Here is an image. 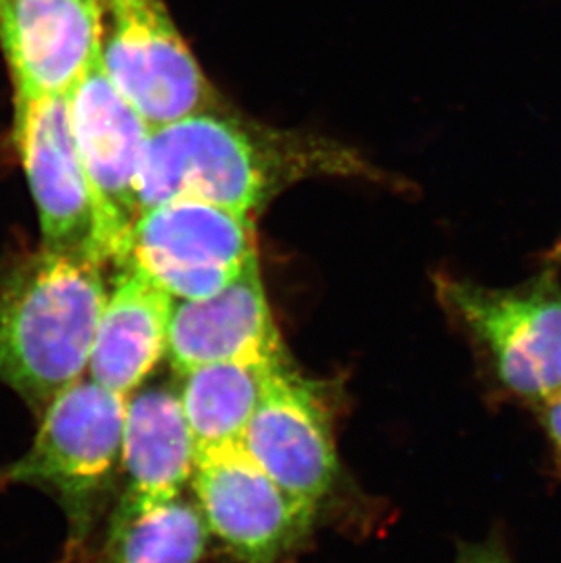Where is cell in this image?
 Here are the masks:
<instances>
[{"label": "cell", "instance_id": "obj_1", "mask_svg": "<svg viewBox=\"0 0 561 563\" xmlns=\"http://www.w3.org/2000/svg\"><path fill=\"white\" fill-rule=\"evenodd\" d=\"M355 172L366 166L336 144L254 126L218 108L150 130L139 170V210L191 197L252 216L302 177Z\"/></svg>", "mask_w": 561, "mask_h": 563}, {"label": "cell", "instance_id": "obj_2", "mask_svg": "<svg viewBox=\"0 0 561 563\" xmlns=\"http://www.w3.org/2000/svg\"><path fill=\"white\" fill-rule=\"evenodd\" d=\"M105 268L41 246L0 271V382L38 416L88 371L110 294Z\"/></svg>", "mask_w": 561, "mask_h": 563}, {"label": "cell", "instance_id": "obj_3", "mask_svg": "<svg viewBox=\"0 0 561 563\" xmlns=\"http://www.w3.org/2000/svg\"><path fill=\"white\" fill-rule=\"evenodd\" d=\"M436 294L476 354L488 398L532 410L561 388V241L532 276L485 287L438 274Z\"/></svg>", "mask_w": 561, "mask_h": 563}, {"label": "cell", "instance_id": "obj_4", "mask_svg": "<svg viewBox=\"0 0 561 563\" xmlns=\"http://www.w3.org/2000/svg\"><path fill=\"white\" fill-rule=\"evenodd\" d=\"M127 399L80 377L44 410L32 449L0 474L2 487L33 485L57 498L69 521L66 549L94 534L122 476Z\"/></svg>", "mask_w": 561, "mask_h": 563}, {"label": "cell", "instance_id": "obj_5", "mask_svg": "<svg viewBox=\"0 0 561 563\" xmlns=\"http://www.w3.org/2000/svg\"><path fill=\"white\" fill-rule=\"evenodd\" d=\"M99 60L150 128L221 108L165 0H99Z\"/></svg>", "mask_w": 561, "mask_h": 563}, {"label": "cell", "instance_id": "obj_6", "mask_svg": "<svg viewBox=\"0 0 561 563\" xmlns=\"http://www.w3.org/2000/svg\"><path fill=\"white\" fill-rule=\"evenodd\" d=\"M254 260L250 216L177 197L139 216L122 266L141 272L174 299L194 301L221 292Z\"/></svg>", "mask_w": 561, "mask_h": 563}, {"label": "cell", "instance_id": "obj_7", "mask_svg": "<svg viewBox=\"0 0 561 563\" xmlns=\"http://www.w3.org/2000/svg\"><path fill=\"white\" fill-rule=\"evenodd\" d=\"M68 101L72 132L96 202L99 251L105 265L121 268L141 216L139 170L152 128L108 79L101 60L75 86Z\"/></svg>", "mask_w": 561, "mask_h": 563}, {"label": "cell", "instance_id": "obj_8", "mask_svg": "<svg viewBox=\"0 0 561 563\" xmlns=\"http://www.w3.org/2000/svg\"><path fill=\"white\" fill-rule=\"evenodd\" d=\"M191 487L208 531L239 563L283 562L314 520L241 443L199 452Z\"/></svg>", "mask_w": 561, "mask_h": 563}, {"label": "cell", "instance_id": "obj_9", "mask_svg": "<svg viewBox=\"0 0 561 563\" xmlns=\"http://www.w3.org/2000/svg\"><path fill=\"white\" fill-rule=\"evenodd\" d=\"M13 133L37 205L44 249L88 255L105 265L96 202L72 132L68 96H16Z\"/></svg>", "mask_w": 561, "mask_h": 563}, {"label": "cell", "instance_id": "obj_10", "mask_svg": "<svg viewBox=\"0 0 561 563\" xmlns=\"http://www.w3.org/2000/svg\"><path fill=\"white\" fill-rule=\"evenodd\" d=\"M241 445L286 495L312 512L338 476L327 409L310 383L292 373L286 362L266 383Z\"/></svg>", "mask_w": 561, "mask_h": 563}, {"label": "cell", "instance_id": "obj_11", "mask_svg": "<svg viewBox=\"0 0 561 563\" xmlns=\"http://www.w3.org/2000/svg\"><path fill=\"white\" fill-rule=\"evenodd\" d=\"M0 43L16 96H69L99 60V0H0Z\"/></svg>", "mask_w": 561, "mask_h": 563}, {"label": "cell", "instance_id": "obj_12", "mask_svg": "<svg viewBox=\"0 0 561 563\" xmlns=\"http://www.w3.org/2000/svg\"><path fill=\"white\" fill-rule=\"evenodd\" d=\"M166 354L179 376L208 363L285 360L260 261L212 298L174 299Z\"/></svg>", "mask_w": 561, "mask_h": 563}, {"label": "cell", "instance_id": "obj_13", "mask_svg": "<svg viewBox=\"0 0 561 563\" xmlns=\"http://www.w3.org/2000/svg\"><path fill=\"white\" fill-rule=\"evenodd\" d=\"M174 298L132 266L119 268L91 349L88 373L101 387L132 396L168 349Z\"/></svg>", "mask_w": 561, "mask_h": 563}, {"label": "cell", "instance_id": "obj_14", "mask_svg": "<svg viewBox=\"0 0 561 563\" xmlns=\"http://www.w3.org/2000/svg\"><path fill=\"white\" fill-rule=\"evenodd\" d=\"M196 460V441L179 393L161 385L138 388L128 396L122 496L141 504L174 500L191 482Z\"/></svg>", "mask_w": 561, "mask_h": 563}, {"label": "cell", "instance_id": "obj_15", "mask_svg": "<svg viewBox=\"0 0 561 563\" xmlns=\"http://www.w3.org/2000/svg\"><path fill=\"white\" fill-rule=\"evenodd\" d=\"M207 521L186 498L141 504L119 496L102 537L64 551L61 563H199L207 551Z\"/></svg>", "mask_w": 561, "mask_h": 563}, {"label": "cell", "instance_id": "obj_16", "mask_svg": "<svg viewBox=\"0 0 561 563\" xmlns=\"http://www.w3.org/2000/svg\"><path fill=\"white\" fill-rule=\"evenodd\" d=\"M280 362H219L183 374L179 398L197 454L235 445Z\"/></svg>", "mask_w": 561, "mask_h": 563}, {"label": "cell", "instance_id": "obj_17", "mask_svg": "<svg viewBox=\"0 0 561 563\" xmlns=\"http://www.w3.org/2000/svg\"><path fill=\"white\" fill-rule=\"evenodd\" d=\"M530 412L535 415L546 438L551 476L561 479V388Z\"/></svg>", "mask_w": 561, "mask_h": 563}, {"label": "cell", "instance_id": "obj_18", "mask_svg": "<svg viewBox=\"0 0 561 563\" xmlns=\"http://www.w3.org/2000/svg\"><path fill=\"white\" fill-rule=\"evenodd\" d=\"M455 563H514V560L505 532L498 527L483 542L461 543Z\"/></svg>", "mask_w": 561, "mask_h": 563}]
</instances>
